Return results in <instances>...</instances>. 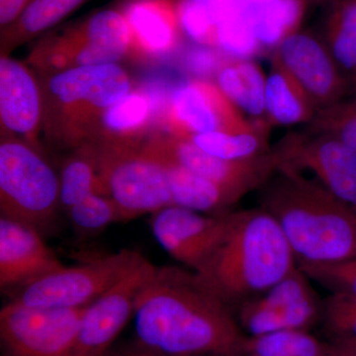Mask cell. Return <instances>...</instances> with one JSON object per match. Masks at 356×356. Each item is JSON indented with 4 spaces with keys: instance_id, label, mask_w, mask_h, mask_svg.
I'll use <instances>...</instances> for the list:
<instances>
[{
    "instance_id": "obj_1",
    "label": "cell",
    "mask_w": 356,
    "mask_h": 356,
    "mask_svg": "<svg viewBox=\"0 0 356 356\" xmlns=\"http://www.w3.org/2000/svg\"><path fill=\"white\" fill-rule=\"evenodd\" d=\"M135 339L158 356H242L235 314L184 266H154L134 314Z\"/></svg>"
},
{
    "instance_id": "obj_2",
    "label": "cell",
    "mask_w": 356,
    "mask_h": 356,
    "mask_svg": "<svg viewBox=\"0 0 356 356\" xmlns=\"http://www.w3.org/2000/svg\"><path fill=\"white\" fill-rule=\"evenodd\" d=\"M259 206L284 234L298 266L356 259V209L306 175L278 168Z\"/></svg>"
},
{
    "instance_id": "obj_3",
    "label": "cell",
    "mask_w": 356,
    "mask_h": 356,
    "mask_svg": "<svg viewBox=\"0 0 356 356\" xmlns=\"http://www.w3.org/2000/svg\"><path fill=\"white\" fill-rule=\"evenodd\" d=\"M298 266L284 234L261 207L232 211L228 229L198 277L232 311Z\"/></svg>"
},
{
    "instance_id": "obj_4",
    "label": "cell",
    "mask_w": 356,
    "mask_h": 356,
    "mask_svg": "<svg viewBox=\"0 0 356 356\" xmlns=\"http://www.w3.org/2000/svg\"><path fill=\"white\" fill-rule=\"evenodd\" d=\"M40 83L44 137L53 146L72 151L93 140L103 114L134 88L120 64L40 74Z\"/></svg>"
},
{
    "instance_id": "obj_5",
    "label": "cell",
    "mask_w": 356,
    "mask_h": 356,
    "mask_svg": "<svg viewBox=\"0 0 356 356\" xmlns=\"http://www.w3.org/2000/svg\"><path fill=\"white\" fill-rule=\"evenodd\" d=\"M133 58V38L121 6L99 9L58 26L35 42L27 64L39 74Z\"/></svg>"
},
{
    "instance_id": "obj_6",
    "label": "cell",
    "mask_w": 356,
    "mask_h": 356,
    "mask_svg": "<svg viewBox=\"0 0 356 356\" xmlns=\"http://www.w3.org/2000/svg\"><path fill=\"white\" fill-rule=\"evenodd\" d=\"M60 178L39 147L1 136L0 216L29 225L44 236L57 231Z\"/></svg>"
},
{
    "instance_id": "obj_7",
    "label": "cell",
    "mask_w": 356,
    "mask_h": 356,
    "mask_svg": "<svg viewBox=\"0 0 356 356\" xmlns=\"http://www.w3.org/2000/svg\"><path fill=\"white\" fill-rule=\"evenodd\" d=\"M105 194L122 221L154 214L173 205L165 166L140 145L91 144Z\"/></svg>"
},
{
    "instance_id": "obj_8",
    "label": "cell",
    "mask_w": 356,
    "mask_h": 356,
    "mask_svg": "<svg viewBox=\"0 0 356 356\" xmlns=\"http://www.w3.org/2000/svg\"><path fill=\"white\" fill-rule=\"evenodd\" d=\"M143 254L124 250L64 266L8 295V301L33 308L74 309L90 305L133 268Z\"/></svg>"
},
{
    "instance_id": "obj_9",
    "label": "cell",
    "mask_w": 356,
    "mask_h": 356,
    "mask_svg": "<svg viewBox=\"0 0 356 356\" xmlns=\"http://www.w3.org/2000/svg\"><path fill=\"white\" fill-rule=\"evenodd\" d=\"M299 266L266 292L234 311L247 337L282 331H310L320 323L323 299Z\"/></svg>"
},
{
    "instance_id": "obj_10",
    "label": "cell",
    "mask_w": 356,
    "mask_h": 356,
    "mask_svg": "<svg viewBox=\"0 0 356 356\" xmlns=\"http://www.w3.org/2000/svg\"><path fill=\"white\" fill-rule=\"evenodd\" d=\"M86 307L33 308L7 302L0 311L1 356H67Z\"/></svg>"
},
{
    "instance_id": "obj_11",
    "label": "cell",
    "mask_w": 356,
    "mask_h": 356,
    "mask_svg": "<svg viewBox=\"0 0 356 356\" xmlns=\"http://www.w3.org/2000/svg\"><path fill=\"white\" fill-rule=\"evenodd\" d=\"M273 151L278 168L311 173V179L356 209V151L353 147L331 136L308 131L290 133Z\"/></svg>"
},
{
    "instance_id": "obj_12",
    "label": "cell",
    "mask_w": 356,
    "mask_h": 356,
    "mask_svg": "<svg viewBox=\"0 0 356 356\" xmlns=\"http://www.w3.org/2000/svg\"><path fill=\"white\" fill-rule=\"evenodd\" d=\"M259 122L248 121L216 83L194 79L172 88L161 125L165 132L187 139L198 134L243 132Z\"/></svg>"
},
{
    "instance_id": "obj_13",
    "label": "cell",
    "mask_w": 356,
    "mask_h": 356,
    "mask_svg": "<svg viewBox=\"0 0 356 356\" xmlns=\"http://www.w3.org/2000/svg\"><path fill=\"white\" fill-rule=\"evenodd\" d=\"M142 147L159 161L182 166L245 195L254 189L259 191L278 168L273 149L266 156L250 161H227L203 151L191 140L165 131L147 137Z\"/></svg>"
},
{
    "instance_id": "obj_14",
    "label": "cell",
    "mask_w": 356,
    "mask_h": 356,
    "mask_svg": "<svg viewBox=\"0 0 356 356\" xmlns=\"http://www.w3.org/2000/svg\"><path fill=\"white\" fill-rule=\"evenodd\" d=\"M154 264L143 255L114 286L88 305L67 356H103L134 318L136 302Z\"/></svg>"
},
{
    "instance_id": "obj_15",
    "label": "cell",
    "mask_w": 356,
    "mask_h": 356,
    "mask_svg": "<svg viewBox=\"0 0 356 356\" xmlns=\"http://www.w3.org/2000/svg\"><path fill=\"white\" fill-rule=\"evenodd\" d=\"M273 60L303 89L318 110L341 102L348 88L346 74L324 40L311 32L292 33L274 49Z\"/></svg>"
},
{
    "instance_id": "obj_16",
    "label": "cell",
    "mask_w": 356,
    "mask_h": 356,
    "mask_svg": "<svg viewBox=\"0 0 356 356\" xmlns=\"http://www.w3.org/2000/svg\"><path fill=\"white\" fill-rule=\"evenodd\" d=\"M231 213L204 214L170 205L152 214L149 225L165 252L196 273L226 234Z\"/></svg>"
},
{
    "instance_id": "obj_17",
    "label": "cell",
    "mask_w": 356,
    "mask_h": 356,
    "mask_svg": "<svg viewBox=\"0 0 356 356\" xmlns=\"http://www.w3.org/2000/svg\"><path fill=\"white\" fill-rule=\"evenodd\" d=\"M43 118V95L36 72L10 56H0L1 136L39 147Z\"/></svg>"
},
{
    "instance_id": "obj_18",
    "label": "cell",
    "mask_w": 356,
    "mask_h": 356,
    "mask_svg": "<svg viewBox=\"0 0 356 356\" xmlns=\"http://www.w3.org/2000/svg\"><path fill=\"white\" fill-rule=\"evenodd\" d=\"M44 236L29 225L0 216V290L8 296L64 267Z\"/></svg>"
},
{
    "instance_id": "obj_19",
    "label": "cell",
    "mask_w": 356,
    "mask_h": 356,
    "mask_svg": "<svg viewBox=\"0 0 356 356\" xmlns=\"http://www.w3.org/2000/svg\"><path fill=\"white\" fill-rule=\"evenodd\" d=\"M133 38V58L154 62L170 58L181 41L177 3L168 0H127L120 4Z\"/></svg>"
},
{
    "instance_id": "obj_20",
    "label": "cell",
    "mask_w": 356,
    "mask_h": 356,
    "mask_svg": "<svg viewBox=\"0 0 356 356\" xmlns=\"http://www.w3.org/2000/svg\"><path fill=\"white\" fill-rule=\"evenodd\" d=\"M172 88H133L103 114L89 144H143L154 120L161 123Z\"/></svg>"
},
{
    "instance_id": "obj_21",
    "label": "cell",
    "mask_w": 356,
    "mask_h": 356,
    "mask_svg": "<svg viewBox=\"0 0 356 356\" xmlns=\"http://www.w3.org/2000/svg\"><path fill=\"white\" fill-rule=\"evenodd\" d=\"M159 161L168 173L173 205L204 214H225L231 212L232 206L245 196L243 192L217 184L182 166Z\"/></svg>"
},
{
    "instance_id": "obj_22",
    "label": "cell",
    "mask_w": 356,
    "mask_h": 356,
    "mask_svg": "<svg viewBox=\"0 0 356 356\" xmlns=\"http://www.w3.org/2000/svg\"><path fill=\"white\" fill-rule=\"evenodd\" d=\"M88 0H29L13 24L0 31V55L16 49L58 27Z\"/></svg>"
},
{
    "instance_id": "obj_23",
    "label": "cell",
    "mask_w": 356,
    "mask_h": 356,
    "mask_svg": "<svg viewBox=\"0 0 356 356\" xmlns=\"http://www.w3.org/2000/svg\"><path fill=\"white\" fill-rule=\"evenodd\" d=\"M216 84L229 102L257 121H267L266 79L250 58H229L216 74Z\"/></svg>"
},
{
    "instance_id": "obj_24",
    "label": "cell",
    "mask_w": 356,
    "mask_h": 356,
    "mask_svg": "<svg viewBox=\"0 0 356 356\" xmlns=\"http://www.w3.org/2000/svg\"><path fill=\"white\" fill-rule=\"evenodd\" d=\"M267 122L273 125L310 124L318 109L299 84L275 60L266 79Z\"/></svg>"
},
{
    "instance_id": "obj_25",
    "label": "cell",
    "mask_w": 356,
    "mask_h": 356,
    "mask_svg": "<svg viewBox=\"0 0 356 356\" xmlns=\"http://www.w3.org/2000/svg\"><path fill=\"white\" fill-rule=\"evenodd\" d=\"M60 178V203L63 212L67 211L91 193L106 196L103 187L95 147L86 144L72 151L63 163Z\"/></svg>"
},
{
    "instance_id": "obj_26",
    "label": "cell",
    "mask_w": 356,
    "mask_h": 356,
    "mask_svg": "<svg viewBox=\"0 0 356 356\" xmlns=\"http://www.w3.org/2000/svg\"><path fill=\"white\" fill-rule=\"evenodd\" d=\"M266 134V121H261L252 130L243 132L198 134L187 139L217 158L241 161L270 153Z\"/></svg>"
},
{
    "instance_id": "obj_27",
    "label": "cell",
    "mask_w": 356,
    "mask_h": 356,
    "mask_svg": "<svg viewBox=\"0 0 356 356\" xmlns=\"http://www.w3.org/2000/svg\"><path fill=\"white\" fill-rule=\"evenodd\" d=\"M304 0H268L248 8V16L262 47L276 48L281 41L298 30Z\"/></svg>"
},
{
    "instance_id": "obj_28",
    "label": "cell",
    "mask_w": 356,
    "mask_h": 356,
    "mask_svg": "<svg viewBox=\"0 0 356 356\" xmlns=\"http://www.w3.org/2000/svg\"><path fill=\"white\" fill-rule=\"evenodd\" d=\"M323 40L343 74L353 79L356 76V0H334Z\"/></svg>"
},
{
    "instance_id": "obj_29",
    "label": "cell",
    "mask_w": 356,
    "mask_h": 356,
    "mask_svg": "<svg viewBox=\"0 0 356 356\" xmlns=\"http://www.w3.org/2000/svg\"><path fill=\"white\" fill-rule=\"evenodd\" d=\"M242 356H330L327 341L309 331H282L245 337Z\"/></svg>"
},
{
    "instance_id": "obj_30",
    "label": "cell",
    "mask_w": 356,
    "mask_h": 356,
    "mask_svg": "<svg viewBox=\"0 0 356 356\" xmlns=\"http://www.w3.org/2000/svg\"><path fill=\"white\" fill-rule=\"evenodd\" d=\"M70 224L79 235L102 233L110 225L122 222L120 213L108 196L91 193L67 211Z\"/></svg>"
},
{
    "instance_id": "obj_31",
    "label": "cell",
    "mask_w": 356,
    "mask_h": 356,
    "mask_svg": "<svg viewBox=\"0 0 356 356\" xmlns=\"http://www.w3.org/2000/svg\"><path fill=\"white\" fill-rule=\"evenodd\" d=\"M318 325L329 339L356 341V295L330 293L323 299Z\"/></svg>"
},
{
    "instance_id": "obj_32",
    "label": "cell",
    "mask_w": 356,
    "mask_h": 356,
    "mask_svg": "<svg viewBox=\"0 0 356 356\" xmlns=\"http://www.w3.org/2000/svg\"><path fill=\"white\" fill-rule=\"evenodd\" d=\"M308 125L311 132L331 136L356 151V95L318 110Z\"/></svg>"
},
{
    "instance_id": "obj_33",
    "label": "cell",
    "mask_w": 356,
    "mask_h": 356,
    "mask_svg": "<svg viewBox=\"0 0 356 356\" xmlns=\"http://www.w3.org/2000/svg\"><path fill=\"white\" fill-rule=\"evenodd\" d=\"M217 47L229 58H250L259 54L262 46L255 36L248 9L217 25Z\"/></svg>"
},
{
    "instance_id": "obj_34",
    "label": "cell",
    "mask_w": 356,
    "mask_h": 356,
    "mask_svg": "<svg viewBox=\"0 0 356 356\" xmlns=\"http://www.w3.org/2000/svg\"><path fill=\"white\" fill-rule=\"evenodd\" d=\"M177 13L182 32L195 44L217 47V25L204 0H180Z\"/></svg>"
},
{
    "instance_id": "obj_35",
    "label": "cell",
    "mask_w": 356,
    "mask_h": 356,
    "mask_svg": "<svg viewBox=\"0 0 356 356\" xmlns=\"http://www.w3.org/2000/svg\"><path fill=\"white\" fill-rule=\"evenodd\" d=\"M313 282L330 293L356 295V259L325 264L298 266Z\"/></svg>"
},
{
    "instance_id": "obj_36",
    "label": "cell",
    "mask_w": 356,
    "mask_h": 356,
    "mask_svg": "<svg viewBox=\"0 0 356 356\" xmlns=\"http://www.w3.org/2000/svg\"><path fill=\"white\" fill-rule=\"evenodd\" d=\"M222 51L215 47L194 44L184 51V65L197 79H207L221 69L229 60L222 56Z\"/></svg>"
},
{
    "instance_id": "obj_37",
    "label": "cell",
    "mask_w": 356,
    "mask_h": 356,
    "mask_svg": "<svg viewBox=\"0 0 356 356\" xmlns=\"http://www.w3.org/2000/svg\"><path fill=\"white\" fill-rule=\"evenodd\" d=\"M28 1L29 0H0V31L15 22Z\"/></svg>"
},
{
    "instance_id": "obj_38",
    "label": "cell",
    "mask_w": 356,
    "mask_h": 356,
    "mask_svg": "<svg viewBox=\"0 0 356 356\" xmlns=\"http://www.w3.org/2000/svg\"><path fill=\"white\" fill-rule=\"evenodd\" d=\"M103 356H158L149 353L144 348L136 343L135 341L131 343L122 344V346H113L110 348Z\"/></svg>"
},
{
    "instance_id": "obj_39",
    "label": "cell",
    "mask_w": 356,
    "mask_h": 356,
    "mask_svg": "<svg viewBox=\"0 0 356 356\" xmlns=\"http://www.w3.org/2000/svg\"><path fill=\"white\" fill-rule=\"evenodd\" d=\"M330 356H356V341L327 339Z\"/></svg>"
},
{
    "instance_id": "obj_40",
    "label": "cell",
    "mask_w": 356,
    "mask_h": 356,
    "mask_svg": "<svg viewBox=\"0 0 356 356\" xmlns=\"http://www.w3.org/2000/svg\"><path fill=\"white\" fill-rule=\"evenodd\" d=\"M305 3H321V2L329 1V0H304Z\"/></svg>"
},
{
    "instance_id": "obj_41",
    "label": "cell",
    "mask_w": 356,
    "mask_h": 356,
    "mask_svg": "<svg viewBox=\"0 0 356 356\" xmlns=\"http://www.w3.org/2000/svg\"><path fill=\"white\" fill-rule=\"evenodd\" d=\"M351 81H353V86H355L356 91V76L353 77V79H351Z\"/></svg>"
},
{
    "instance_id": "obj_42",
    "label": "cell",
    "mask_w": 356,
    "mask_h": 356,
    "mask_svg": "<svg viewBox=\"0 0 356 356\" xmlns=\"http://www.w3.org/2000/svg\"><path fill=\"white\" fill-rule=\"evenodd\" d=\"M168 1H172L175 2V3H177L178 1H180V0H168Z\"/></svg>"
}]
</instances>
